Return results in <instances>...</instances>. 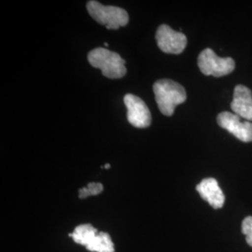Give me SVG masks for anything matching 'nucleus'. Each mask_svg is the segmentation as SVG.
Wrapping results in <instances>:
<instances>
[{"label": "nucleus", "mask_w": 252, "mask_h": 252, "mask_svg": "<svg viewBox=\"0 0 252 252\" xmlns=\"http://www.w3.org/2000/svg\"><path fill=\"white\" fill-rule=\"evenodd\" d=\"M158 108L163 115L172 116L175 108L186 101V91L180 83L171 80H160L153 85Z\"/></svg>", "instance_id": "nucleus-1"}, {"label": "nucleus", "mask_w": 252, "mask_h": 252, "mask_svg": "<svg viewBox=\"0 0 252 252\" xmlns=\"http://www.w3.org/2000/svg\"><path fill=\"white\" fill-rule=\"evenodd\" d=\"M196 189L201 197L208 202L213 208L219 209L223 207L225 196L215 179L207 178L202 180L196 186Z\"/></svg>", "instance_id": "nucleus-8"}, {"label": "nucleus", "mask_w": 252, "mask_h": 252, "mask_svg": "<svg viewBox=\"0 0 252 252\" xmlns=\"http://www.w3.org/2000/svg\"><path fill=\"white\" fill-rule=\"evenodd\" d=\"M217 122L221 128L243 142L252 141V124L251 122H241L240 117L228 111L221 112L218 115Z\"/></svg>", "instance_id": "nucleus-7"}, {"label": "nucleus", "mask_w": 252, "mask_h": 252, "mask_svg": "<svg viewBox=\"0 0 252 252\" xmlns=\"http://www.w3.org/2000/svg\"><path fill=\"white\" fill-rule=\"evenodd\" d=\"M127 108V120L136 128H147L152 124L150 109L140 97L132 94H126L124 98Z\"/></svg>", "instance_id": "nucleus-6"}, {"label": "nucleus", "mask_w": 252, "mask_h": 252, "mask_svg": "<svg viewBox=\"0 0 252 252\" xmlns=\"http://www.w3.org/2000/svg\"><path fill=\"white\" fill-rule=\"evenodd\" d=\"M92 66L99 68L108 79H121L126 74V61L120 54L105 48H95L88 54Z\"/></svg>", "instance_id": "nucleus-2"}, {"label": "nucleus", "mask_w": 252, "mask_h": 252, "mask_svg": "<svg viewBox=\"0 0 252 252\" xmlns=\"http://www.w3.org/2000/svg\"><path fill=\"white\" fill-rule=\"evenodd\" d=\"M198 66L203 74L219 78L233 72L235 63L234 59L221 58L207 48L199 54Z\"/></svg>", "instance_id": "nucleus-4"}, {"label": "nucleus", "mask_w": 252, "mask_h": 252, "mask_svg": "<svg viewBox=\"0 0 252 252\" xmlns=\"http://www.w3.org/2000/svg\"><path fill=\"white\" fill-rule=\"evenodd\" d=\"M155 37L160 50L166 54H181L187 45L186 36L173 30L167 25L158 27Z\"/></svg>", "instance_id": "nucleus-5"}, {"label": "nucleus", "mask_w": 252, "mask_h": 252, "mask_svg": "<svg viewBox=\"0 0 252 252\" xmlns=\"http://www.w3.org/2000/svg\"><path fill=\"white\" fill-rule=\"evenodd\" d=\"M104 45H105V47H108V43H107V42H105V44H104Z\"/></svg>", "instance_id": "nucleus-15"}, {"label": "nucleus", "mask_w": 252, "mask_h": 252, "mask_svg": "<svg viewBox=\"0 0 252 252\" xmlns=\"http://www.w3.org/2000/svg\"><path fill=\"white\" fill-rule=\"evenodd\" d=\"M242 233L246 235V241L252 247V217H247L242 222Z\"/></svg>", "instance_id": "nucleus-13"}, {"label": "nucleus", "mask_w": 252, "mask_h": 252, "mask_svg": "<svg viewBox=\"0 0 252 252\" xmlns=\"http://www.w3.org/2000/svg\"><path fill=\"white\" fill-rule=\"evenodd\" d=\"M110 167V164L109 163H107L105 166H104V168H106V169H108Z\"/></svg>", "instance_id": "nucleus-14"}, {"label": "nucleus", "mask_w": 252, "mask_h": 252, "mask_svg": "<svg viewBox=\"0 0 252 252\" xmlns=\"http://www.w3.org/2000/svg\"><path fill=\"white\" fill-rule=\"evenodd\" d=\"M97 233L98 231L94 226L91 224H81L75 228L74 232L69 234V236L72 237L76 243L86 248Z\"/></svg>", "instance_id": "nucleus-11"}, {"label": "nucleus", "mask_w": 252, "mask_h": 252, "mask_svg": "<svg viewBox=\"0 0 252 252\" xmlns=\"http://www.w3.org/2000/svg\"><path fill=\"white\" fill-rule=\"evenodd\" d=\"M87 9L91 17L108 29H118L126 27L129 16L126 9L115 6H104L99 2L92 0L87 3Z\"/></svg>", "instance_id": "nucleus-3"}, {"label": "nucleus", "mask_w": 252, "mask_h": 252, "mask_svg": "<svg viewBox=\"0 0 252 252\" xmlns=\"http://www.w3.org/2000/svg\"><path fill=\"white\" fill-rule=\"evenodd\" d=\"M231 108L237 116L252 121V91L244 85H237L234 88Z\"/></svg>", "instance_id": "nucleus-9"}, {"label": "nucleus", "mask_w": 252, "mask_h": 252, "mask_svg": "<svg viewBox=\"0 0 252 252\" xmlns=\"http://www.w3.org/2000/svg\"><path fill=\"white\" fill-rule=\"evenodd\" d=\"M103 185L97 182H91L87 187L81 188L79 189V196L80 198L84 199L92 196V195H97L103 191Z\"/></svg>", "instance_id": "nucleus-12"}, {"label": "nucleus", "mask_w": 252, "mask_h": 252, "mask_svg": "<svg viewBox=\"0 0 252 252\" xmlns=\"http://www.w3.org/2000/svg\"><path fill=\"white\" fill-rule=\"evenodd\" d=\"M86 249L91 252H115L110 235L105 232H98Z\"/></svg>", "instance_id": "nucleus-10"}]
</instances>
